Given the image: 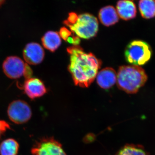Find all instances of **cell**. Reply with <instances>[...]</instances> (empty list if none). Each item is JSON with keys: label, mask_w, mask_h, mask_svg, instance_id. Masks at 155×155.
<instances>
[{"label": "cell", "mask_w": 155, "mask_h": 155, "mask_svg": "<svg viewBox=\"0 0 155 155\" xmlns=\"http://www.w3.org/2000/svg\"><path fill=\"white\" fill-rule=\"evenodd\" d=\"M70 55L68 70L75 85L87 87L93 82L102 62L91 53H86L78 45L67 48Z\"/></svg>", "instance_id": "cell-1"}, {"label": "cell", "mask_w": 155, "mask_h": 155, "mask_svg": "<svg viewBox=\"0 0 155 155\" xmlns=\"http://www.w3.org/2000/svg\"><path fill=\"white\" fill-rule=\"evenodd\" d=\"M147 75L144 69L134 65L119 67L117 74V84L121 90L128 94H135L145 84Z\"/></svg>", "instance_id": "cell-2"}, {"label": "cell", "mask_w": 155, "mask_h": 155, "mask_svg": "<svg viewBox=\"0 0 155 155\" xmlns=\"http://www.w3.org/2000/svg\"><path fill=\"white\" fill-rule=\"evenodd\" d=\"M64 23L77 37L84 39H90L95 36L98 31V22L96 17L89 14L78 15L70 13Z\"/></svg>", "instance_id": "cell-3"}, {"label": "cell", "mask_w": 155, "mask_h": 155, "mask_svg": "<svg viewBox=\"0 0 155 155\" xmlns=\"http://www.w3.org/2000/svg\"><path fill=\"white\" fill-rule=\"evenodd\" d=\"M126 61L134 66H143L149 62L152 55V50L146 42L134 40L127 45L125 50Z\"/></svg>", "instance_id": "cell-4"}, {"label": "cell", "mask_w": 155, "mask_h": 155, "mask_svg": "<svg viewBox=\"0 0 155 155\" xmlns=\"http://www.w3.org/2000/svg\"><path fill=\"white\" fill-rule=\"evenodd\" d=\"M9 119L15 124H22L28 122L32 115L31 109L26 102L16 100L10 104L8 109Z\"/></svg>", "instance_id": "cell-5"}, {"label": "cell", "mask_w": 155, "mask_h": 155, "mask_svg": "<svg viewBox=\"0 0 155 155\" xmlns=\"http://www.w3.org/2000/svg\"><path fill=\"white\" fill-rule=\"evenodd\" d=\"M32 155H67L62 145L52 137L41 139L31 150Z\"/></svg>", "instance_id": "cell-6"}, {"label": "cell", "mask_w": 155, "mask_h": 155, "mask_svg": "<svg viewBox=\"0 0 155 155\" xmlns=\"http://www.w3.org/2000/svg\"><path fill=\"white\" fill-rule=\"evenodd\" d=\"M25 64L19 57L9 56L4 61L3 71L9 78L17 79L24 75Z\"/></svg>", "instance_id": "cell-7"}, {"label": "cell", "mask_w": 155, "mask_h": 155, "mask_svg": "<svg viewBox=\"0 0 155 155\" xmlns=\"http://www.w3.org/2000/svg\"><path fill=\"white\" fill-rule=\"evenodd\" d=\"M45 55L44 50L37 43H29L23 49V58L26 63L30 65L40 64L43 61Z\"/></svg>", "instance_id": "cell-8"}, {"label": "cell", "mask_w": 155, "mask_h": 155, "mask_svg": "<svg viewBox=\"0 0 155 155\" xmlns=\"http://www.w3.org/2000/svg\"><path fill=\"white\" fill-rule=\"evenodd\" d=\"M24 93L31 99L43 96L47 92L43 82L40 79L31 78L26 79L23 85Z\"/></svg>", "instance_id": "cell-9"}, {"label": "cell", "mask_w": 155, "mask_h": 155, "mask_svg": "<svg viewBox=\"0 0 155 155\" xmlns=\"http://www.w3.org/2000/svg\"><path fill=\"white\" fill-rule=\"evenodd\" d=\"M97 81L100 87L108 89L112 87L117 81V74L114 69L104 68L97 73Z\"/></svg>", "instance_id": "cell-10"}, {"label": "cell", "mask_w": 155, "mask_h": 155, "mask_svg": "<svg viewBox=\"0 0 155 155\" xmlns=\"http://www.w3.org/2000/svg\"><path fill=\"white\" fill-rule=\"evenodd\" d=\"M116 10L119 17L123 20H130L136 17V6L133 1H119L116 5Z\"/></svg>", "instance_id": "cell-11"}, {"label": "cell", "mask_w": 155, "mask_h": 155, "mask_svg": "<svg viewBox=\"0 0 155 155\" xmlns=\"http://www.w3.org/2000/svg\"><path fill=\"white\" fill-rule=\"evenodd\" d=\"M98 17L101 22L106 26L114 25L119 20L117 11L112 6H106L101 9Z\"/></svg>", "instance_id": "cell-12"}, {"label": "cell", "mask_w": 155, "mask_h": 155, "mask_svg": "<svg viewBox=\"0 0 155 155\" xmlns=\"http://www.w3.org/2000/svg\"><path fill=\"white\" fill-rule=\"evenodd\" d=\"M41 42L45 48L54 52L61 44V36L57 31H49L46 32L42 37Z\"/></svg>", "instance_id": "cell-13"}, {"label": "cell", "mask_w": 155, "mask_h": 155, "mask_svg": "<svg viewBox=\"0 0 155 155\" xmlns=\"http://www.w3.org/2000/svg\"><path fill=\"white\" fill-rule=\"evenodd\" d=\"M138 6L143 18L150 19L155 17V1L141 0L139 2Z\"/></svg>", "instance_id": "cell-14"}, {"label": "cell", "mask_w": 155, "mask_h": 155, "mask_svg": "<svg viewBox=\"0 0 155 155\" xmlns=\"http://www.w3.org/2000/svg\"><path fill=\"white\" fill-rule=\"evenodd\" d=\"M19 145L16 140L12 138L5 140L0 144L1 155H17Z\"/></svg>", "instance_id": "cell-15"}, {"label": "cell", "mask_w": 155, "mask_h": 155, "mask_svg": "<svg viewBox=\"0 0 155 155\" xmlns=\"http://www.w3.org/2000/svg\"><path fill=\"white\" fill-rule=\"evenodd\" d=\"M116 155H148V154L140 146L127 144L121 149Z\"/></svg>", "instance_id": "cell-16"}, {"label": "cell", "mask_w": 155, "mask_h": 155, "mask_svg": "<svg viewBox=\"0 0 155 155\" xmlns=\"http://www.w3.org/2000/svg\"><path fill=\"white\" fill-rule=\"evenodd\" d=\"M59 34L60 36L64 39V40L74 45H78L80 42L79 38L75 36L71 37L72 33L65 27L61 28Z\"/></svg>", "instance_id": "cell-17"}, {"label": "cell", "mask_w": 155, "mask_h": 155, "mask_svg": "<svg viewBox=\"0 0 155 155\" xmlns=\"http://www.w3.org/2000/svg\"><path fill=\"white\" fill-rule=\"evenodd\" d=\"M8 129H10L8 123L4 120H0V137Z\"/></svg>", "instance_id": "cell-18"}, {"label": "cell", "mask_w": 155, "mask_h": 155, "mask_svg": "<svg viewBox=\"0 0 155 155\" xmlns=\"http://www.w3.org/2000/svg\"><path fill=\"white\" fill-rule=\"evenodd\" d=\"M33 74L32 69L27 64H25V71H24V76L26 79L31 78Z\"/></svg>", "instance_id": "cell-19"}, {"label": "cell", "mask_w": 155, "mask_h": 155, "mask_svg": "<svg viewBox=\"0 0 155 155\" xmlns=\"http://www.w3.org/2000/svg\"><path fill=\"white\" fill-rule=\"evenodd\" d=\"M5 2V1H4H4L3 0H0V7H1L2 5H3V4Z\"/></svg>", "instance_id": "cell-20"}]
</instances>
